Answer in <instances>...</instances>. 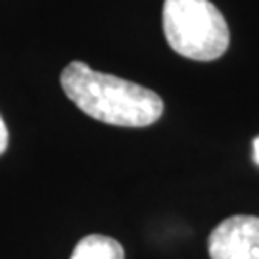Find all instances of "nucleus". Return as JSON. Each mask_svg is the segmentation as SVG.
Segmentation results:
<instances>
[{
	"label": "nucleus",
	"instance_id": "1",
	"mask_svg": "<svg viewBox=\"0 0 259 259\" xmlns=\"http://www.w3.org/2000/svg\"><path fill=\"white\" fill-rule=\"evenodd\" d=\"M60 83L79 110L108 125L139 129L163 115V100L157 93L115 75L94 71L83 62L65 65Z\"/></svg>",
	"mask_w": 259,
	"mask_h": 259
},
{
	"label": "nucleus",
	"instance_id": "2",
	"mask_svg": "<svg viewBox=\"0 0 259 259\" xmlns=\"http://www.w3.org/2000/svg\"><path fill=\"white\" fill-rule=\"evenodd\" d=\"M163 31L177 54L211 62L229 48V27L223 14L209 0H165Z\"/></svg>",
	"mask_w": 259,
	"mask_h": 259
},
{
	"label": "nucleus",
	"instance_id": "3",
	"mask_svg": "<svg viewBox=\"0 0 259 259\" xmlns=\"http://www.w3.org/2000/svg\"><path fill=\"white\" fill-rule=\"evenodd\" d=\"M211 259H259V217L232 215L209 234Z\"/></svg>",
	"mask_w": 259,
	"mask_h": 259
},
{
	"label": "nucleus",
	"instance_id": "4",
	"mask_svg": "<svg viewBox=\"0 0 259 259\" xmlns=\"http://www.w3.org/2000/svg\"><path fill=\"white\" fill-rule=\"evenodd\" d=\"M71 259H125V250L115 238L89 234L75 246Z\"/></svg>",
	"mask_w": 259,
	"mask_h": 259
},
{
	"label": "nucleus",
	"instance_id": "5",
	"mask_svg": "<svg viewBox=\"0 0 259 259\" xmlns=\"http://www.w3.org/2000/svg\"><path fill=\"white\" fill-rule=\"evenodd\" d=\"M8 127H6V123H4V119L0 117V156L6 152V148H8Z\"/></svg>",
	"mask_w": 259,
	"mask_h": 259
},
{
	"label": "nucleus",
	"instance_id": "6",
	"mask_svg": "<svg viewBox=\"0 0 259 259\" xmlns=\"http://www.w3.org/2000/svg\"><path fill=\"white\" fill-rule=\"evenodd\" d=\"M253 161L259 165V137L253 140Z\"/></svg>",
	"mask_w": 259,
	"mask_h": 259
}]
</instances>
